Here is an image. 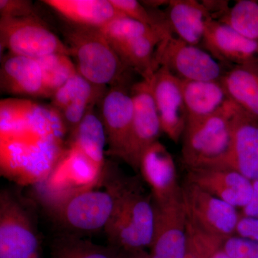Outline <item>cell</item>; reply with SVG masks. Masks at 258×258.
<instances>
[{
  "mask_svg": "<svg viewBox=\"0 0 258 258\" xmlns=\"http://www.w3.org/2000/svg\"><path fill=\"white\" fill-rule=\"evenodd\" d=\"M102 185L113 198V212L106 228L108 245L115 250H147L154 236V203L140 176L124 175L119 169L105 164Z\"/></svg>",
  "mask_w": 258,
  "mask_h": 258,
  "instance_id": "cell-1",
  "label": "cell"
},
{
  "mask_svg": "<svg viewBox=\"0 0 258 258\" xmlns=\"http://www.w3.org/2000/svg\"><path fill=\"white\" fill-rule=\"evenodd\" d=\"M93 186L62 189L47 201L49 215L60 233L79 236L105 230L113 212V198L106 189Z\"/></svg>",
  "mask_w": 258,
  "mask_h": 258,
  "instance_id": "cell-2",
  "label": "cell"
},
{
  "mask_svg": "<svg viewBox=\"0 0 258 258\" xmlns=\"http://www.w3.org/2000/svg\"><path fill=\"white\" fill-rule=\"evenodd\" d=\"M242 111L231 101L215 114L186 123L181 149L186 169L220 164L230 150L235 121Z\"/></svg>",
  "mask_w": 258,
  "mask_h": 258,
  "instance_id": "cell-3",
  "label": "cell"
},
{
  "mask_svg": "<svg viewBox=\"0 0 258 258\" xmlns=\"http://www.w3.org/2000/svg\"><path fill=\"white\" fill-rule=\"evenodd\" d=\"M66 152L58 137L31 134L0 137L2 169L32 180L49 175Z\"/></svg>",
  "mask_w": 258,
  "mask_h": 258,
  "instance_id": "cell-4",
  "label": "cell"
},
{
  "mask_svg": "<svg viewBox=\"0 0 258 258\" xmlns=\"http://www.w3.org/2000/svg\"><path fill=\"white\" fill-rule=\"evenodd\" d=\"M67 39L83 78L100 87L121 81L126 66L99 29L76 25L68 30Z\"/></svg>",
  "mask_w": 258,
  "mask_h": 258,
  "instance_id": "cell-5",
  "label": "cell"
},
{
  "mask_svg": "<svg viewBox=\"0 0 258 258\" xmlns=\"http://www.w3.org/2000/svg\"><path fill=\"white\" fill-rule=\"evenodd\" d=\"M1 48L10 53L39 59L62 54L72 55L69 45L61 41L37 15L0 19Z\"/></svg>",
  "mask_w": 258,
  "mask_h": 258,
  "instance_id": "cell-6",
  "label": "cell"
},
{
  "mask_svg": "<svg viewBox=\"0 0 258 258\" xmlns=\"http://www.w3.org/2000/svg\"><path fill=\"white\" fill-rule=\"evenodd\" d=\"M41 240L21 203L10 191L0 194V258H41Z\"/></svg>",
  "mask_w": 258,
  "mask_h": 258,
  "instance_id": "cell-7",
  "label": "cell"
},
{
  "mask_svg": "<svg viewBox=\"0 0 258 258\" xmlns=\"http://www.w3.org/2000/svg\"><path fill=\"white\" fill-rule=\"evenodd\" d=\"M66 132L60 113L52 106L18 98L0 102V137L32 134L63 139Z\"/></svg>",
  "mask_w": 258,
  "mask_h": 258,
  "instance_id": "cell-8",
  "label": "cell"
},
{
  "mask_svg": "<svg viewBox=\"0 0 258 258\" xmlns=\"http://www.w3.org/2000/svg\"><path fill=\"white\" fill-rule=\"evenodd\" d=\"M156 67L165 66L182 81H215L225 74L223 66L201 47L190 45L174 36H166L154 56Z\"/></svg>",
  "mask_w": 258,
  "mask_h": 258,
  "instance_id": "cell-9",
  "label": "cell"
},
{
  "mask_svg": "<svg viewBox=\"0 0 258 258\" xmlns=\"http://www.w3.org/2000/svg\"><path fill=\"white\" fill-rule=\"evenodd\" d=\"M181 195L188 221L222 239L235 235L240 217L237 208L187 180L181 184Z\"/></svg>",
  "mask_w": 258,
  "mask_h": 258,
  "instance_id": "cell-10",
  "label": "cell"
},
{
  "mask_svg": "<svg viewBox=\"0 0 258 258\" xmlns=\"http://www.w3.org/2000/svg\"><path fill=\"white\" fill-rule=\"evenodd\" d=\"M134 103L132 132L123 161L139 172L144 152L157 142L161 131L160 120L153 98L149 80L143 79L131 89Z\"/></svg>",
  "mask_w": 258,
  "mask_h": 258,
  "instance_id": "cell-11",
  "label": "cell"
},
{
  "mask_svg": "<svg viewBox=\"0 0 258 258\" xmlns=\"http://www.w3.org/2000/svg\"><path fill=\"white\" fill-rule=\"evenodd\" d=\"M154 203V236L149 258H186L187 217L182 195L169 203Z\"/></svg>",
  "mask_w": 258,
  "mask_h": 258,
  "instance_id": "cell-12",
  "label": "cell"
},
{
  "mask_svg": "<svg viewBox=\"0 0 258 258\" xmlns=\"http://www.w3.org/2000/svg\"><path fill=\"white\" fill-rule=\"evenodd\" d=\"M149 81L161 131L178 143L183 137L187 122L182 81L165 66H160Z\"/></svg>",
  "mask_w": 258,
  "mask_h": 258,
  "instance_id": "cell-13",
  "label": "cell"
},
{
  "mask_svg": "<svg viewBox=\"0 0 258 258\" xmlns=\"http://www.w3.org/2000/svg\"><path fill=\"white\" fill-rule=\"evenodd\" d=\"M121 81L115 83L101 98V120L107 137V154L124 158L130 138L134 114L132 93Z\"/></svg>",
  "mask_w": 258,
  "mask_h": 258,
  "instance_id": "cell-14",
  "label": "cell"
},
{
  "mask_svg": "<svg viewBox=\"0 0 258 258\" xmlns=\"http://www.w3.org/2000/svg\"><path fill=\"white\" fill-rule=\"evenodd\" d=\"M186 171V180L236 208H243L252 198V181L230 168L203 166Z\"/></svg>",
  "mask_w": 258,
  "mask_h": 258,
  "instance_id": "cell-15",
  "label": "cell"
},
{
  "mask_svg": "<svg viewBox=\"0 0 258 258\" xmlns=\"http://www.w3.org/2000/svg\"><path fill=\"white\" fill-rule=\"evenodd\" d=\"M139 172L150 187L153 202L169 203L181 196L175 163L166 148L159 141L144 152Z\"/></svg>",
  "mask_w": 258,
  "mask_h": 258,
  "instance_id": "cell-16",
  "label": "cell"
},
{
  "mask_svg": "<svg viewBox=\"0 0 258 258\" xmlns=\"http://www.w3.org/2000/svg\"><path fill=\"white\" fill-rule=\"evenodd\" d=\"M203 45L220 62L234 66L258 63V42L215 19L207 25Z\"/></svg>",
  "mask_w": 258,
  "mask_h": 258,
  "instance_id": "cell-17",
  "label": "cell"
},
{
  "mask_svg": "<svg viewBox=\"0 0 258 258\" xmlns=\"http://www.w3.org/2000/svg\"><path fill=\"white\" fill-rule=\"evenodd\" d=\"M103 88L90 83L78 73L52 96V106L60 113L71 134L84 118L90 107L105 94Z\"/></svg>",
  "mask_w": 258,
  "mask_h": 258,
  "instance_id": "cell-18",
  "label": "cell"
},
{
  "mask_svg": "<svg viewBox=\"0 0 258 258\" xmlns=\"http://www.w3.org/2000/svg\"><path fill=\"white\" fill-rule=\"evenodd\" d=\"M217 166L230 168L251 181H258L257 120L241 112L234 126L230 150Z\"/></svg>",
  "mask_w": 258,
  "mask_h": 258,
  "instance_id": "cell-19",
  "label": "cell"
},
{
  "mask_svg": "<svg viewBox=\"0 0 258 258\" xmlns=\"http://www.w3.org/2000/svg\"><path fill=\"white\" fill-rule=\"evenodd\" d=\"M0 85L2 91L10 94L48 98L36 59L7 54L2 59Z\"/></svg>",
  "mask_w": 258,
  "mask_h": 258,
  "instance_id": "cell-20",
  "label": "cell"
},
{
  "mask_svg": "<svg viewBox=\"0 0 258 258\" xmlns=\"http://www.w3.org/2000/svg\"><path fill=\"white\" fill-rule=\"evenodd\" d=\"M166 19L176 37L199 46L203 44L208 22L214 18L203 3L196 0H170Z\"/></svg>",
  "mask_w": 258,
  "mask_h": 258,
  "instance_id": "cell-21",
  "label": "cell"
},
{
  "mask_svg": "<svg viewBox=\"0 0 258 258\" xmlns=\"http://www.w3.org/2000/svg\"><path fill=\"white\" fill-rule=\"evenodd\" d=\"M182 90L187 111L186 123L215 114L232 101L221 79L182 81Z\"/></svg>",
  "mask_w": 258,
  "mask_h": 258,
  "instance_id": "cell-22",
  "label": "cell"
},
{
  "mask_svg": "<svg viewBox=\"0 0 258 258\" xmlns=\"http://www.w3.org/2000/svg\"><path fill=\"white\" fill-rule=\"evenodd\" d=\"M43 3L76 26L85 28H101L125 16L110 0H44Z\"/></svg>",
  "mask_w": 258,
  "mask_h": 258,
  "instance_id": "cell-23",
  "label": "cell"
},
{
  "mask_svg": "<svg viewBox=\"0 0 258 258\" xmlns=\"http://www.w3.org/2000/svg\"><path fill=\"white\" fill-rule=\"evenodd\" d=\"M230 99L258 121V63L234 66L221 79Z\"/></svg>",
  "mask_w": 258,
  "mask_h": 258,
  "instance_id": "cell-24",
  "label": "cell"
},
{
  "mask_svg": "<svg viewBox=\"0 0 258 258\" xmlns=\"http://www.w3.org/2000/svg\"><path fill=\"white\" fill-rule=\"evenodd\" d=\"M95 105L90 107L77 128L71 134L70 147L81 153L102 171L106 164L104 154L107 137L101 118L95 113Z\"/></svg>",
  "mask_w": 258,
  "mask_h": 258,
  "instance_id": "cell-25",
  "label": "cell"
},
{
  "mask_svg": "<svg viewBox=\"0 0 258 258\" xmlns=\"http://www.w3.org/2000/svg\"><path fill=\"white\" fill-rule=\"evenodd\" d=\"M116 250L79 236L59 233L50 244V258H115Z\"/></svg>",
  "mask_w": 258,
  "mask_h": 258,
  "instance_id": "cell-26",
  "label": "cell"
},
{
  "mask_svg": "<svg viewBox=\"0 0 258 258\" xmlns=\"http://www.w3.org/2000/svg\"><path fill=\"white\" fill-rule=\"evenodd\" d=\"M217 20L229 25L243 36L258 42L257 2L239 0Z\"/></svg>",
  "mask_w": 258,
  "mask_h": 258,
  "instance_id": "cell-27",
  "label": "cell"
},
{
  "mask_svg": "<svg viewBox=\"0 0 258 258\" xmlns=\"http://www.w3.org/2000/svg\"><path fill=\"white\" fill-rule=\"evenodd\" d=\"M37 60L41 69L48 98L78 74L77 68L67 55L54 54Z\"/></svg>",
  "mask_w": 258,
  "mask_h": 258,
  "instance_id": "cell-28",
  "label": "cell"
},
{
  "mask_svg": "<svg viewBox=\"0 0 258 258\" xmlns=\"http://www.w3.org/2000/svg\"><path fill=\"white\" fill-rule=\"evenodd\" d=\"M162 28H169L149 26L128 17L123 16L114 19L99 30L112 46H115L129 39L147 35L157 29Z\"/></svg>",
  "mask_w": 258,
  "mask_h": 258,
  "instance_id": "cell-29",
  "label": "cell"
},
{
  "mask_svg": "<svg viewBox=\"0 0 258 258\" xmlns=\"http://www.w3.org/2000/svg\"><path fill=\"white\" fill-rule=\"evenodd\" d=\"M115 9L125 17L140 22L151 27L169 28L167 21L157 18L144 6L143 3L137 0H110Z\"/></svg>",
  "mask_w": 258,
  "mask_h": 258,
  "instance_id": "cell-30",
  "label": "cell"
},
{
  "mask_svg": "<svg viewBox=\"0 0 258 258\" xmlns=\"http://www.w3.org/2000/svg\"><path fill=\"white\" fill-rule=\"evenodd\" d=\"M222 248L231 258H258V242L235 234L223 240Z\"/></svg>",
  "mask_w": 258,
  "mask_h": 258,
  "instance_id": "cell-31",
  "label": "cell"
},
{
  "mask_svg": "<svg viewBox=\"0 0 258 258\" xmlns=\"http://www.w3.org/2000/svg\"><path fill=\"white\" fill-rule=\"evenodd\" d=\"M190 235L206 258H231L222 248V242L225 239L206 233L204 231L192 227Z\"/></svg>",
  "mask_w": 258,
  "mask_h": 258,
  "instance_id": "cell-32",
  "label": "cell"
},
{
  "mask_svg": "<svg viewBox=\"0 0 258 258\" xmlns=\"http://www.w3.org/2000/svg\"><path fill=\"white\" fill-rule=\"evenodd\" d=\"M1 18L35 16L31 2L25 0H0Z\"/></svg>",
  "mask_w": 258,
  "mask_h": 258,
  "instance_id": "cell-33",
  "label": "cell"
},
{
  "mask_svg": "<svg viewBox=\"0 0 258 258\" xmlns=\"http://www.w3.org/2000/svg\"><path fill=\"white\" fill-rule=\"evenodd\" d=\"M235 235L258 242V217L241 216L236 227Z\"/></svg>",
  "mask_w": 258,
  "mask_h": 258,
  "instance_id": "cell-34",
  "label": "cell"
},
{
  "mask_svg": "<svg viewBox=\"0 0 258 258\" xmlns=\"http://www.w3.org/2000/svg\"><path fill=\"white\" fill-rule=\"evenodd\" d=\"M253 194L250 201L241 209L240 215L244 217H258V181H252Z\"/></svg>",
  "mask_w": 258,
  "mask_h": 258,
  "instance_id": "cell-35",
  "label": "cell"
},
{
  "mask_svg": "<svg viewBox=\"0 0 258 258\" xmlns=\"http://www.w3.org/2000/svg\"><path fill=\"white\" fill-rule=\"evenodd\" d=\"M115 258H149L147 250H116Z\"/></svg>",
  "mask_w": 258,
  "mask_h": 258,
  "instance_id": "cell-36",
  "label": "cell"
},
{
  "mask_svg": "<svg viewBox=\"0 0 258 258\" xmlns=\"http://www.w3.org/2000/svg\"><path fill=\"white\" fill-rule=\"evenodd\" d=\"M186 258H206L203 251L192 241L187 238V251Z\"/></svg>",
  "mask_w": 258,
  "mask_h": 258,
  "instance_id": "cell-37",
  "label": "cell"
}]
</instances>
